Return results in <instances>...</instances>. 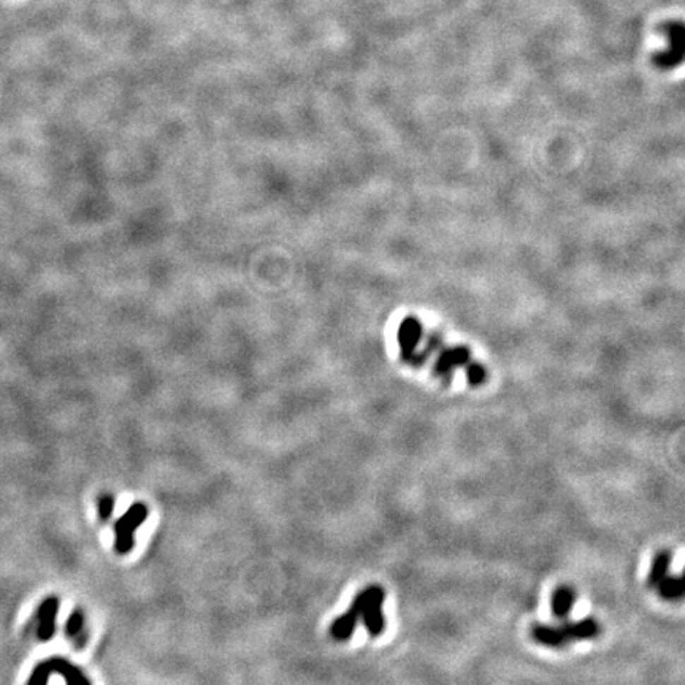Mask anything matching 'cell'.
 <instances>
[{"label":"cell","instance_id":"52a82bcc","mask_svg":"<svg viewBox=\"0 0 685 685\" xmlns=\"http://www.w3.org/2000/svg\"><path fill=\"white\" fill-rule=\"evenodd\" d=\"M574 604H576V592L570 585H560L552 593L551 609L552 616L559 620H566Z\"/></svg>","mask_w":685,"mask_h":685},{"label":"cell","instance_id":"6da1fadb","mask_svg":"<svg viewBox=\"0 0 685 685\" xmlns=\"http://www.w3.org/2000/svg\"><path fill=\"white\" fill-rule=\"evenodd\" d=\"M51 674L62 676L67 685H93L90 679H88L78 667H75L73 663H70L67 658L62 657H51L38 663L32 671L28 685H48Z\"/></svg>","mask_w":685,"mask_h":685},{"label":"cell","instance_id":"8fae6325","mask_svg":"<svg viewBox=\"0 0 685 685\" xmlns=\"http://www.w3.org/2000/svg\"><path fill=\"white\" fill-rule=\"evenodd\" d=\"M66 633L70 639H73L75 644L83 645L86 641L85 635V616L80 609H75L72 612V616L68 617L67 625H66Z\"/></svg>","mask_w":685,"mask_h":685},{"label":"cell","instance_id":"30bf717a","mask_svg":"<svg viewBox=\"0 0 685 685\" xmlns=\"http://www.w3.org/2000/svg\"><path fill=\"white\" fill-rule=\"evenodd\" d=\"M657 592L663 600L679 601L684 597V580L679 576H667L657 584Z\"/></svg>","mask_w":685,"mask_h":685},{"label":"cell","instance_id":"7a4b0ae2","mask_svg":"<svg viewBox=\"0 0 685 685\" xmlns=\"http://www.w3.org/2000/svg\"><path fill=\"white\" fill-rule=\"evenodd\" d=\"M148 517V508L145 503H133V505L122 514L114 523V549L118 554H129L133 549V533L140 525H143Z\"/></svg>","mask_w":685,"mask_h":685},{"label":"cell","instance_id":"8992f818","mask_svg":"<svg viewBox=\"0 0 685 685\" xmlns=\"http://www.w3.org/2000/svg\"><path fill=\"white\" fill-rule=\"evenodd\" d=\"M532 638L538 644L552 649H564L565 645L570 644V639H568V636L565 635L564 629L554 625H544V624L533 625Z\"/></svg>","mask_w":685,"mask_h":685},{"label":"cell","instance_id":"ba28073f","mask_svg":"<svg viewBox=\"0 0 685 685\" xmlns=\"http://www.w3.org/2000/svg\"><path fill=\"white\" fill-rule=\"evenodd\" d=\"M565 635L570 639V643L573 641H585V639H593L600 635V624L595 619L585 617L579 619L576 622H565L561 625Z\"/></svg>","mask_w":685,"mask_h":685},{"label":"cell","instance_id":"5b68a950","mask_svg":"<svg viewBox=\"0 0 685 685\" xmlns=\"http://www.w3.org/2000/svg\"><path fill=\"white\" fill-rule=\"evenodd\" d=\"M59 612V600L56 597H48L42 601L37 611V638L40 641H49L56 633V617Z\"/></svg>","mask_w":685,"mask_h":685},{"label":"cell","instance_id":"277c9868","mask_svg":"<svg viewBox=\"0 0 685 685\" xmlns=\"http://www.w3.org/2000/svg\"><path fill=\"white\" fill-rule=\"evenodd\" d=\"M364 600H365L364 590H362L354 597L347 612H345L342 616L333 620V624L330 625V636L335 639V641H347V639L352 636L355 626H357L362 616Z\"/></svg>","mask_w":685,"mask_h":685},{"label":"cell","instance_id":"7c38bea8","mask_svg":"<svg viewBox=\"0 0 685 685\" xmlns=\"http://www.w3.org/2000/svg\"><path fill=\"white\" fill-rule=\"evenodd\" d=\"M114 496L112 494H102L99 496V500H97V514H99V517L102 520H108L109 517H112L113 514V509H114Z\"/></svg>","mask_w":685,"mask_h":685},{"label":"cell","instance_id":"9c48e42d","mask_svg":"<svg viewBox=\"0 0 685 685\" xmlns=\"http://www.w3.org/2000/svg\"><path fill=\"white\" fill-rule=\"evenodd\" d=\"M671 560H673V555H671L669 551H660V552L655 554L654 561H652L648 580H645V583H648V585L652 587V589H655L657 584L660 583L662 579L668 576Z\"/></svg>","mask_w":685,"mask_h":685},{"label":"cell","instance_id":"3957f363","mask_svg":"<svg viewBox=\"0 0 685 685\" xmlns=\"http://www.w3.org/2000/svg\"><path fill=\"white\" fill-rule=\"evenodd\" d=\"M364 607H362V622H364L368 635L378 638L386 630L384 601L386 590L381 585H368L364 589Z\"/></svg>","mask_w":685,"mask_h":685}]
</instances>
